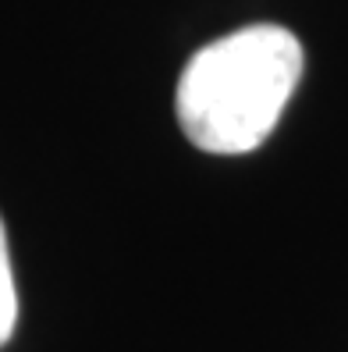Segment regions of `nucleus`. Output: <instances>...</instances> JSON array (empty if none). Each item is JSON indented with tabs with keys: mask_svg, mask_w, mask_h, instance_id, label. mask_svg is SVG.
Instances as JSON below:
<instances>
[{
	"mask_svg": "<svg viewBox=\"0 0 348 352\" xmlns=\"http://www.w3.org/2000/svg\"><path fill=\"white\" fill-rule=\"evenodd\" d=\"M18 324V292H14V271H11V253H8V232L0 221V349L14 335Z\"/></svg>",
	"mask_w": 348,
	"mask_h": 352,
	"instance_id": "obj_2",
	"label": "nucleus"
},
{
	"mask_svg": "<svg viewBox=\"0 0 348 352\" xmlns=\"http://www.w3.org/2000/svg\"><path fill=\"white\" fill-rule=\"evenodd\" d=\"M305 54L281 25H245L192 54L178 78L174 111L192 146L217 157L259 150L288 107Z\"/></svg>",
	"mask_w": 348,
	"mask_h": 352,
	"instance_id": "obj_1",
	"label": "nucleus"
}]
</instances>
